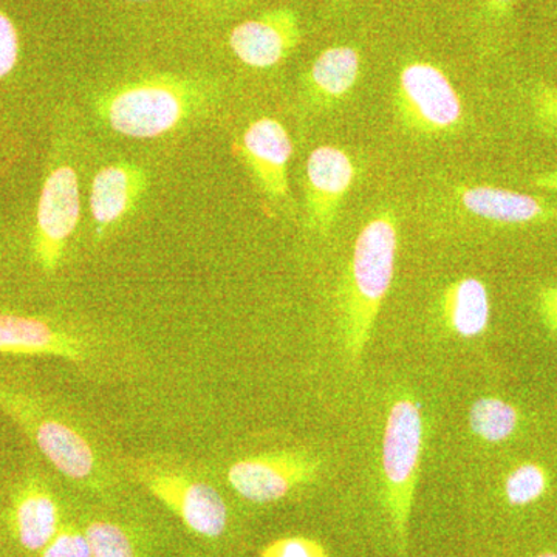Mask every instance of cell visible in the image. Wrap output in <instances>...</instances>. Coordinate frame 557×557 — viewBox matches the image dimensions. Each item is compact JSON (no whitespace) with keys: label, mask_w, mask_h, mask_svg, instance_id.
<instances>
[{"label":"cell","mask_w":557,"mask_h":557,"mask_svg":"<svg viewBox=\"0 0 557 557\" xmlns=\"http://www.w3.org/2000/svg\"><path fill=\"white\" fill-rule=\"evenodd\" d=\"M531 423L539 424V418L531 420L525 406L508 398L483 397L469 410L472 434L487 445H507L525 438Z\"/></svg>","instance_id":"ac0fdd59"},{"label":"cell","mask_w":557,"mask_h":557,"mask_svg":"<svg viewBox=\"0 0 557 557\" xmlns=\"http://www.w3.org/2000/svg\"><path fill=\"white\" fill-rule=\"evenodd\" d=\"M90 557H148L145 537L129 523L91 518L81 523Z\"/></svg>","instance_id":"d6986e66"},{"label":"cell","mask_w":557,"mask_h":557,"mask_svg":"<svg viewBox=\"0 0 557 557\" xmlns=\"http://www.w3.org/2000/svg\"><path fill=\"white\" fill-rule=\"evenodd\" d=\"M537 185L542 186V188L557 190V174L544 175V177L537 180Z\"/></svg>","instance_id":"cb8c5ba5"},{"label":"cell","mask_w":557,"mask_h":557,"mask_svg":"<svg viewBox=\"0 0 557 557\" xmlns=\"http://www.w3.org/2000/svg\"><path fill=\"white\" fill-rule=\"evenodd\" d=\"M482 2L487 13L493 14V16H504L515 0H482Z\"/></svg>","instance_id":"603a6c76"},{"label":"cell","mask_w":557,"mask_h":557,"mask_svg":"<svg viewBox=\"0 0 557 557\" xmlns=\"http://www.w3.org/2000/svg\"><path fill=\"white\" fill-rule=\"evenodd\" d=\"M454 200L465 215L494 225H527L547 215L536 197L493 186H458Z\"/></svg>","instance_id":"2e32d148"},{"label":"cell","mask_w":557,"mask_h":557,"mask_svg":"<svg viewBox=\"0 0 557 557\" xmlns=\"http://www.w3.org/2000/svg\"><path fill=\"white\" fill-rule=\"evenodd\" d=\"M539 112L542 119L557 126V91L545 89L539 95Z\"/></svg>","instance_id":"7402d4cb"},{"label":"cell","mask_w":557,"mask_h":557,"mask_svg":"<svg viewBox=\"0 0 557 557\" xmlns=\"http://www.w3.org/2000/svg\"><path fill=\"white\" fill-rule=\"evenodd\" d=\"M94 343L58 322L24 314L0 313V355L58 357L84 362Z\"/></svg>","instance_id":"7c38bea8"},{"label":"cell","mask_w":557,"mask_h":557,"mask_svg":"<svg viewBox=\"0 0 557 557\" xmlns=\"http://www.w3.org/2000/svg\"><path fill=\"white\" fill-rule=\"evenodd\" d=\"M440 314L461 338L482 336L491 321V299L485 282L478 277L453 282L440 299Z\"/></svg>","instance_id":"e0dca14e"},{"label":"cell","mask_w":557,"mask_h":557,"mask_svg":"<svg viewBox=\"0 0 557 557\" xmlns=\"http://www.w3.org/2000/svg\"><path fill=\"white\" fill-rule=\"evenodd\" d=\"M423 438L420 405L412 398L395 399L384 429L381 465L384 507L401 557H408L410 515L416 498Z\"/></svg>","instance_id":"277c9868"},{"label":"cell","mask_w":557,"mask_h":557,"mask_svg":"<svg viewBox=\"0 0 557 557\" xmlns=\"http://www.w3.org/2000/svg\"><path fill=\"white\" fill-rule=\"evenodd\" d=\"M132 475L190 533L207 541H219L230 527V509L211 483L190 472L156 463L132 461Z\"/></svg>","instance_id":"8992f818"},{"label":"cell","mask_w":557,"mask_h":557,"mask_svg":"<svg viewBox=\"0 0 557 557\" xmlns=\"http://www.w3.org/2000/svg\"><path fill=\"white\" fill-rule=\"evenodd\" d=\"M20 35L13 21L0 11V79L7 78L20 61Z\"/></svg>","instance_id":"44dd1931"},{"label":"cell","mask_w":557,"mask_h":557,"mask_svg":"<svg viewBox=\"0 0 557 557\" xmlns=\"http://www.w3.org/2000/svg\"><path fill=\"white\" fill-rule=\"evenodd\" d=\"M394 109L403 129L418 137L457 134L465 123L460 94L449 76L432 62H408L399 70Z\"/></svg>","instance_id":"5b68a950"},{"label":"cell","mask_w":557,"mask_h":557,"mask_svg":"<svg viewBox=\"0 0 557 557\" xmlns=\"http://www.w3.org/2000/svg\"><path fill=\"white\" fill-rule=\"evenodd\" d=\"M129 2H152V0H129Z\"/></svg>","instance_id":"484cf974"},{"label":"cell","mask_w":557,"mask_h":557,"mask_svg":"<svg viewBox=\"0 0 557 557\" xmlns=\"http://www.w3.org/2000/svg\"><path fill=\"white\" fill-rule=\"evenodd\" d=\"M362 58L355 47L333 46L318 54L306 78L304 95L317 109H333L357 87Z\"/></svg>","instance_id":"9a60e30c"},{"label":"cell","mask_w":557,"mask_h":557,"mask_svg":"<svg viewBox=\"0 0 557 557\" xmlns=\"http://www.w3.org/2000/svg\"><path fill=\"white\" fill-rule=\"evenodd\" d=\"M79 219L78 174L75 168L60 164L44 182L33 233V259L46 273H54L60 269L70 237L78 228Z\"/></svg>","instance_id":"ba28073f"},{"label":"cell","mask_w":557,"mask_h":557,"mask_svg":"<svg viewBox=\"0 0 557 557\" xmlns=\"http://www.w3.org/2000/svg\"><path fill=\"white\" fill-rule=\"evenodd\" d=\"M215 98L218 90L209 81L163 73L101 91L94 98V110L115 134L152 139L180 129Z\"/></svg>","instance_id":"6da1fadb"},{"label":"cell","mask_w":557,"mask_h":557,"mask_svg":"<svg viewBox=\"0 0 557 557\" xmlns=\"http://www.w3.org/2000/svg\"><path fill=\"white\" fill-rule=\"evenodd\" d=\"M65 519L60 498L42 479L24 480L0 512V547L9 557H38Z\"/></svg>","instance_id":"52a82bcc"},{"label":"cell","mask_w":557,"mask_h":557,"mask_svg":"<svg viewBox=\"0 0 557 557\" xmlns=\"http://www.w3.org/2000/svg\"><path fill=\"white\" fill-rule=\"evenodd\" d=\"M149 189V172L132 161H116L95 174L90 214L98 239L134 212Z\"/></svg>","instance_id":"5bb4252c"},{"label":"cell","mask_w":557,"mask_h":557,"mask_svg":"<svg viewBox=\"0 0 557 557\" xmlns=\"http://www.w3.org/2000/svg\"><path fill=\"white\" fill-rule=\"evenodd\" d=\"M300 40L302 28L298 13L281 7L240 22L231 30L228 44L242 64L271 69L287 60L298 49Z\"/></svg>","instance_id":"8fae6325"},{"label":"cell","mask_w":557,"mask_h":557,"mask_svg":"<svg viewBox=\"0 0 557 557\" xmlns=\"http://www.w3.org/2000/svg\"><path fill=\"white\" fill-rule=\"evenodd\" d=\"M321 467V460L306 450H278L231 465L228 483L251 504H274L296 487L317 482Z\"/></svg>","instance_id":"9c48e42d"},{"label":"cell","mask_w":557,"mask_h":557,"mask_svg":"<svg viewBox=\"0 0 557 557\" xmlns=\"http://www.w3.org/2000/svg\"><path fill=\"white\" fill-rule=\"evenodd\" d=\"M357 175L354 157L338 146H319L310 153L306 164V220L310 231L327 236Z\"/></svg>","instance_id":"30bf717a"},{"label":"cell","mask_w":557,"mask_h":557,"mask_svg":"<svg viewBox=\"0 0 557 557\" xmlns=\"http://www.w3.org/2000/svg\"><path fill=\"white\" fill-rule=\"evenodd\" d=\"M260 557H332L327 548L313 537L285 536L274 539L260 549Z\"/></svg>","instance_id":"ffe728a7"},{"label":"cell","mask_w":557,"mask_h":557,"mask_svg":"<svg viewBox=\"0 0 557 557\" xmlns=\"http://www.w3.org/2000/svg\"><path fill=\"white\" fill-rule=\"evenodd\" d=\"M0 557H9L5 552H3V548L0 547Z\"/></svg>","instance_id":"d4e9b609"},{"label":"cell","mask_w":557,"mask_h":557,"mask_svg":"<svg viewBox=\"0 0 557 557\" xmlns=\"http://www.w3.org/2000/svg\"><path fill=\"white\" fill-rule=\"evenodd\" d=\"M398 242L397 215L387 208L376 212L355 240L339 296L341 335L351 362L361 359L394 282Z\"/></svg>","instance_id":"7a4b0ae2"},{"label":"cell","mask_w":557,"mask_h":557,"mask_svg":"<svg viewBox=\"0 0 557 557\" xmlns=\"http://www.w3.org/2000/svg\"><path fill=\"white\" fill-rule=\"evenodd\" d=\"M0 409L13 418L36 448L65 479L89 490L104 485L100 456L86 434L58 410L24 392L0 386Z\"/></svg>","instance_id":"3957f363"},{"label":"cell","mask_w":557,"mask_h":557,"mask_svg":"<svg viewBox=\"0 0 557 557\" xmlns=\"http://www.w3.org/2000/svg\"><path fill=\"white\" fill-rule=\"evenodd\" d=\"M293 141L281 121L263 116L242 135L240 153L259 189L273 201L288 200Z\"/></svg>","instance_id":"4fadbf2b"}]
</instances>
